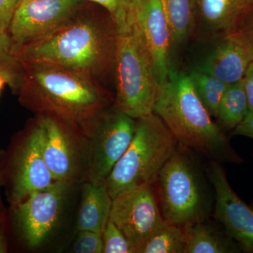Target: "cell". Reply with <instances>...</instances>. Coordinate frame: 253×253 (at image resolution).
Instances as JSON below:
<instances>
[{
    "label": "cell",
    "mask_w": 253,
    "mask_h": 253,
    "mask_svg": "<svg viewBox=\"0 0 253 253\" xmlns=\"http://www.w3.org/2000/svg\"><path fill=\"white\" fill-rule=\"evenodd\" d=\"M23 65L24 80L18 94L32 111L84 129L111 102L107 91L84 73L44 63Z\"/></svg>",
    "instance_id": "1"
},
{
    "label": "cell",
    "mask_w": 253,
    "mask_h": 253,
    "mask_svg": "<svg viewBox=\"0 0 253 253\" xmlns=\"http://www.w3.org/2000/svg\"><path fill=\"white\" fill-rule=\"evenodd\" d=\"M116 36L112 20L76 13L56 31L18 48V59L22 63L68 68L96 79L114 67Z\"/></svg>",
    "instance_id": "2"
},
{
    "label": "cell",
    "mask_w": 253,
    "mask_h": 253,
    "mask_svg": "<svg viewBox=\"0 0 253 253\" xmlns=\"http://www.w3.org/2000/svg\"><path fill=\"white\" fill-rule=\"evenodd\" d=\"M154 113L166 125L178 144L209 161L244 162L225 131L214 122L200 99L189 75L174 69L161 84Z\"/></svg>",
    "instance_id": "3"
},
{
    "label": "cell",
    "mask_w": 253,
    "mask_h": 253,
    "mask_svg": "<svg viewBox=\"0 0 253 253\" xmlns=\"http://www.w3.org/2000/svg\"><path fill=\"white\" fill-rule=\"evenodd\" d=\"M116 32L114 107L136 120L154 113L161 84L134 11Z\"/></svg>",
    "instance_id": "4"
},
{
    "label": "cell",
    "mask_w": 253,
    "mask_h": 253,
    "mask_svg": "<svg viewBox=\"0 0 253 253\" xmlns=\"http://www.w3.org/2000/svg\"><path fill=\"white\" fill-rule=\"evenodd\" d=\"M194 154L178 144L157 179L163 217L178 226L208 220L214 207L212 186Z\"/></svg>",
    "instance_id": "5"
},
{
    "label": "cell",
    "mask_w": 253,
    "mask_h": 253,
    "mask_svg": "<svg viewBox=\"0 0 253 253\" xmlns=\"http://www.w3.org/2000/svg\"><path fill=\"white\" fill-rule=\"evenodd\" d=\"M177 146L168 126L154 113L136 119L129 147L105 181L112 199L126 191L152 186Z\"/></svg>",
    "instance_id": "6"
},
{
    "label": "cell",
    "mask_w": 253,
    "mask_h": 253,
    "mask_svg": "<svg viewBox=\"0 0 253 253\" xmlns=\"http://www.w3.org/2000/svg\"><path fill=\"white\" fill-rule=\"evenodd\" d=\"M135 126V119L113 107L83 129L88 180L106 181L129 147Z\"/></svg>",
    "instance_id": "7"
},
{
    "label": "cell",
    "mask_w": 253,
    "mask_h": 253,
    "mask_svg": "<svg viewBox=\"0 0 253 253\" xmlns=\"http://www.w3.org/2000/svg\"><path fill=\"white\" fill-rule=\"evenodd\" d=\"M39 123L43 156L54 180L72 184L86 170L84 137L80 139L71 125L51 115L43 114Z\"/></svg>",
    "instance_id": "8"
},
{
    "label": "cell",
    "mask_w": 253,
    "mask_h": 253,
    "mask_svg": "<svg viewBox=\"0 0 253 253\" xmlns=\"http://www.w3.org/2000/svg\"><path fill=\"white\" fill-rule=\"evenodd\" d=\"M110 219L135 248L136 253L166 223L152 186L126 191L114 198Z\"/></svg>",
    "instance_id": "9"
},
{
    "label": "cell",
    "mask_w": 253,
    "mask_h": 253,
    "mask_svg": "<svg viewBox=\"0 0 253 253\" xmlns=\"http://www.w3.org/2000/svg\"><path fill=\"white\" fill-rule=\"evenodd\" d=\"M206 172L214 191L213 217L241 253H253V208L232 189L221 163L209 161Z\"/></svg>",
    "instance_id": "10"
},
{
    "label": "cell",
    "mask_w": 253,
    "mask_h": 253,
    "mask_svg": "<svg viewBox=\"0 0 253 253\" xmlns=\"http://www.w3.org/2000/svg\"><path fill=\"white\" fill-rule=\"evenodd\" d=\"M83 0H21L8 32L18 47L56 31L73 17Z\"/></svg>",
    "instance_id": "11"
},
{
    "label": "cell",
    "mask_w": 253,
    "mask_h": 253,
    "mask_svg": "<svg viewBox=\"0 0 253 253\" xmlns=\"http://www.w3.org/2000/svg\"><path fill=\"white\" fill-rule=\"evenodd\" d=\"M71 186L55 181L46 189L32 193L15 206L20 232L29 247L41 246L54 229Z\"/></svg>",
    "instance_id": "12"
},
{
    "label": "cell",
    "mask_w": 253,
    "mask_h": 253,
    "mask_svg": "<svg viewBox=\"0 0 253 253\" xmlns=\"http://www.w3.org/2000/svg\"><path fill=\"white\" fill-rule=\"evenodd\" d=\"M160 84L172 71V31L161 0H143L134 11Z\"/></svg>",
    "instance_id": "13"
},
{
    "label": "cell",
    "mask_w": 253,
    "mask_h": 253,
    "mask_svg": "<svg viewBox=\"0 0 253 253\" xmlns=\"http://www.w3.org/2000/svg\"><path fill=\"white\" fill-rule=\"evenodd\" d=\"M42 154V128L38 122L18 155L13 178L11 201L14 206L34 191L44 189L55 182Z\"/></svg>",
    "instance_id": "14"
},
{
    "label": "cell",
    "mask_w": 253,
    "mask_h": 253,
    "mask_svg": "<svg viewBox=\"0 0 253 253\" xmlns=\"http://www.w3.org/2000/svg\"><path fill=\"white\" fill-rule=\"evenodd\" d=\"M215 42L200 59L196 69L230 84L244 79L253 59L231 34L215 37Z\"/></svg>",
    "instance_id": "15"
},
{
    "label": "cell",
    "mask_w": 253,
    "mask_h": 253,
    "mask_svg": "<svg viewBox=\"0 0 253 253\" xmlns=\"http://www.w3.org/2000/svg\"><path fill=\"white\" fill-rule=\"evenodd\" d=\"M196 29L214 38L231 34L250 11L253 0H194ZM195 29V31H196Z\"/></svg>",
    "instance_id": "16"
},
{
    "label": "cell",
    "mask_w": 253,
    "mask_h": 253,
    "mask_svg": "<svg viewBox=\"0 0 253 253\" xmlns=\"http://www.w3.org/2000/svg\"><path fill=\"white\" fill-rule=\"evenodd\" d=\"M112 201L105 181L88 180L84 183L78 212V230L102 234L110 217Z\"/></svg>",
    "instance_id": "17"
},
{
    "label": "cell",
    "mask_w": 253,
    "mask_h": 253,
    "mask_svg": "<svg viewBox=\"0 0 253 253\" xmlns=\"http://www.w3.org/2000/svg\"><path fill=\"white\" fill-rule=\"evenodd\" d=\"M187 244L185 253H239L238 245L224 229L208 220L186 226Z\"/></svg>",
    "instance_id": "18"
},
{
    "label": "cell",
    "mask_w": 253,
    "mask_h": 253,
    "mask_svg": "<svg viewBox=\"0 0 253 253\" xmlns=\"http://www.w3.org/2000/svg\"><path fill=\"white\" fill-rule=\"evenodd\" d=\"M250 111L244 80L229 84L219 104L217 124L224 130H234Z\"/></svg>",
    "instance_id": "19"
},
{
    "label": "cell",
    "mask_w": 253,
    "mask_h": 253,
    "mask_svg": "<svg viewBox=\"0 0 253 253\" xmlns=\"http://www.w3.org/2000/svg\"><path fill=\"white\" fill-rule=\"evenodd\" d=\"M172 31L173 46H179L196 29L194 0H161Z\"/></svg>",
    "instance_id": "20"
},
{
    "label": "cell",
    "mask_w": 253,
    "mask_h": 253,
    "mask_svg": "<svg viewBox=\"0 0 253 253\" xmlns=\"http://www.w3.org/2000/svg\"><path fill=\"white\" fill-rule=\"evenodd\" d=\"M18 50L9 32L0 29V75L16 93L22 86L25 74L23 63L18 59Z\"/></svg>",
    "instance_id": "21"
},
{
    "label": "cell",
    "mask_w": 253,
    "mask_h": 253,
    "mask_svg": "<svg viewBox=\"0 0 253 253\" xmlns=\"http://www.w3.org/2000/svg\"><path fill=\"white\" fill-rule=\"evenodd\" d=\"M186 244V226L166 221L162 227L146 241L139 253H185Z\"/></svg>",
    "instance_id": "22"
},
{
    "label": "cell",
    "mask_w": 253,
    "mask_h": 253,
    "mask_svg": "<svg viewBox=\"0 0 253 253\" xmlns=\"http://www.w3.org/2000/svg\"><path fill=\"white\" fill-rule=\"evenodd\" d=\"M188 75L200 99L211 116L217 118L219 104L229 84L194 68Z\"/></svg>",
    "instance_id": "23"
},
{
    "label": "cell",
    "mask_w": 253,
    "mask_h": 253,
    "mask_svg": "<svg viewBox=\"0 0 253 253\" xmlns=\"http://www.w3.org/2000/svg\"><path fill=\"white\" fill-rule=\"evenodd\" d=\"M102 239L104 253H136L135 248L110 217L103 231Z\"/></svg>",
    "instance_id": "24"
},
{
    "label": "cell",
    "mask_w": 253,
    "mask_h": 253,
    "mask_svg": "<svg viewBox=\"0 0 253 253\" xmlns=\"http://www.w3.org/2000/svg\"><path fill=\"white\" fill-rule=\"evenodd\" d=\"M73 244V253H102L104 251L102 234L95 231H78Z\"/></svg>",
    "instance_id": "25"
},
{
    "label": "cell",
    "mask_w": 253,
    "mask_h": 253,
    "mask_svg": "<svg viewBox=\"0 0 253 253\" xmlns=\"http://www.w3.org/2000/svg\"><path fill=\"white\" fill-rule=\"evenodd\" d=\"M103 6L109 12L116 29L122 27L127 21L129 9L126 0H87Z\"/></svg>",
    "instance_id": "26"
},
{
    "label": "cell",
    "mask_w": 253,
    "mask_h": 253,
    "mask_svg": "<svg viewBox=\"0 0 253 253\" xmlns=\"http://www.w3.org/2000/svg\"><path fill=\"white\" fill-rule=\"evenodd\" d=\"M231 34L247 50L253 61V9Z\"/></svg>",
    "instance_id": "27"
},
{
    "label": "cell",
    "mask_w": 253,
    "mask_h": 253,
    "mask_svg": "<svg viewBox=\"0 0 253 253\" xmlns=\"http://www.w3.org/2000/svg\"><path fill=\"white\" fill-rule=\"evenodd\" d=\"M21 0H0V29L8 31L9 23Z\"/></svg>",
    "instance_id": "28"
},
{
    "label": "cell",
    "mask_w": 253,
    "mask_h": 253,
    "mask_svg": "<svg viewBox=\"0 0 253 253\" xmlns=\"http://www.w3.org/2000/svg\"><path fill=\"white\" fill-rule=\"evenodd\" d=\"M232 136H244L253 139V111L250 109L241 124L239 125L234 130L231 131Z\"/></svg>",
    "instance_id": "29"
},
{
    "label": "cell",
    "mask_w": 253,
    "mask_h": 253,
    "mask_svg": "<svg viewBox=\"0 0 253 253\" xmlns=\"http://www.w3.org/2000/svg\"><path fill=\"white\" fill-rule=\"evenodd\" d=\"M243 80L249 99L250 109L253 111V61L250 63Z\"/></svg>",
    "instance_id": "30"
},
{
    "label": "cell",
    "mask_w": 253,
    "mask_h": 253,
    "mask_svg": "<svg viewBox=\"0 0 253 253\" xmlns=\"http://www.w3.org/2000/svg\"><path fill=\"white\" fill-rule=\"evenodd\" d=\"M7 252V244L4 234L0 230V253Z\"/></svg>",
    "instance_id": "31"
},
{
    "label": "cell",
    "mask_w": 253,
    "mask_h": 253,
    "mask_svg": "<svg viewBox=\"0 0 253 253\" xmlns=\"http://www.w3.org/2000/svg\"><path fill=\"white\" fill-rule=\"evenodd\" d=\"M129 6V9L135 11V10L139 7L143 0H126Z\"/></svg>",
    "instance_id": "32"
},
{
    "label": "cell",
    "mask_w": 253,
    "mask_h": 253,
    "mask_svg": "<svg viewBox=\"0 0 253 253\" xmlns=\"http://www.w3.org/2000/svg\"><path fill=\"white\" fill-rule=\"evenodd\" d=\"M6 84H7L6 80H5V78L2 76L0 75V93H1V90H2L3 88H4Z\"/></svg>",
    "instance_id": "33"
},
{
    "label": "cell",
    "mask_w": 253,
    "mask_h": 253,
    "mask_svg": "<svg viewBox=\"0 0 253 253\" xmlns=\"http://www.w3.org/2000/svg\"><path fill=\"white\" fill-rule=\"evenodd\" d=\"M0 158H1V154H0ZM1 172V171H0ZM0 183H1V172H0Z\"/></svg>",
    "instance_id": "34"
},
{
    "label": "cell",
    "mask_w": 253,
    "mask_h": 253,
    "mask_svg": "<svg viewBox=\"0 0 253 253\" xmlns=\"http://www.w3.org/2000/svg\"><path fill=\"white\" fill-rule=\"evenodd\" d=\"M251 206L253 208V199L252 200V203H251Z\"/></svg>",
    "instance_id": "35"
},
{
    "label": "cell",
    "mask_w": 253,
    "mask_h": 253,
    "mask_svg": "<svg viewBox=\"0 0 253 253\" xmlns=\"http://www.w3.org/2000/svg\"></svg>",
    "instance_id": "36"
}]
</instances>
